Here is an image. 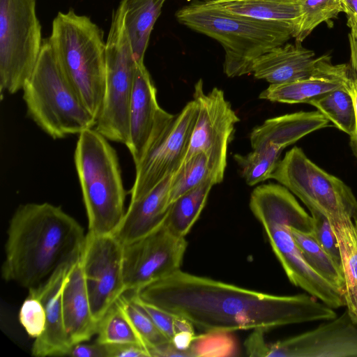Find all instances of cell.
Returning <instances> with one entry per match:
<instances>
[{
	"label": "cell",
	"instance_id": "cell-1",
	"mask_svg": "<svg viewBox=\"0 0 357 357\" xmlns=\"http://www.w3.org/2000/svg\"><path fill=\"white\" fill-rule=\"evenodd\" d=\"M142 301L190 321L204 332L273 328L337 317L311 295L278 296L181 271L137 292Z\"/></svg>",
	"mask_w": 357,
	"mask_h": 357
},
{
	"label": "cell",
	"instance_id": "cell-2",
	"mask_svg": "<svg viewBox=\"0 0 357 357\" xmlns=\"http://www.w3.org/2000/svg\"><path fill=\"white\" fill-rule=\"evenodd\" d=\"M1 274L29 289L49 279L81 255L86 235L60 206L28 203L18 206L7 231Z\"/></svg>",
	"mask_w": 357,
	"mask_h": 357
},
{
	"label": "cell",
	"instance_id": "cell-3",
	"mask_svg": "<svg viewBox=\"0 0 357 357\" xmlns=\"http://www.w3.org/2000/svg\"><path fill=\"white\" fill-rule=\"evenodd\" d=\"M250 208L262 225L289 280L332 308L345 305L344 293L316 272L294 241L291 227L312 233L313 219L284 186L262 184L252 192Z\"/></svg>",
	"mask_w": 357,
	"mask_h": 357
},
{
	"label": "cell",
	"instance_id": "cell-4",
	"mask_svg": "<svg viewBox=\"0 0 357 357\" xmlns=\"http://www.w3.org/2000/svg\"><path fill=\"white\" fill-rule=\"evenodd\" d=\"M188 28L217 40L225 52L229 77L252 73L254 61L292 37L293 24L248 18L226 13L203 0H193L176 13Z\"/></svg>",
	"mask_w": 357,
	"mask_h": 357
},
{
	"label": "cell",
	"instance_id": "cell-5",
	"mask_svg": "<svg viewBox=\"0 0 357 357\" xmlns=\"http://www.w3.org/2000/svg\"><path fill=\"white\" fill-rule=\"evenodd\" d=\"M103 33L89 17L69 10L58 13L47 38L59 67L96 120L106 80V42Z\"/></svg>",
	"mask_w": 357,
	"mask_h": 357
},
{
	"label": "cell",
	"instance_id": "cell-6",
	"mask_svg": "<svg viewBox=\"0 0 357 357\" xmlns=\"http://www.w3.org/2000/svg\"><path fill=\"white\" fill-rule=\"evenodd\" d=\"M74 160L88 219V233L114 234L126 211V192L115 149L96 128L87 129L79 134Z\"/></svg>",
	"mask_w": 357,
	"mask_h": 357
},
{
	"label": "cell",
	"instance_id": "cell-7",
	"mask_svg": "<svg viewBox=\"0 0 357 357\" xmlns=\"http://www.w3.org/2000/svg\"><path fill=\"white\" fill-rule=\"evenodd\" d=\"M22 91L29 116L53 139L96 126V119L63 74L47 39L43 40L35 68Z\"/></svg>",
	"mask_w": 357,
	"mask_h": 357
},
{
	"label": "cell",
	"instance_id": "cell-8",
	"mask_svg": "<svg viewBox=\"0 0 357 357\" xmlns=\"http://www.w3.org/2000/svg\"><path fill=\"white\" fill-rule=\"evenodd\" d=\"M121 1L114 10L106 40V80L96 130L108 140L127 144L129 109L137 63L124 22Z\"/></svg>",
	"mask_w": 357,
	"mask_h": 357
},
{
	"label": "cell",
	"instance_id": "cell-9",
	"mask_svg": "<svg viewBox=\"0 0 357 357\" xmlns=\"http://www.w3.org/2000/svg\"><path fill=\"white\" fill-rule=\"evenodd\" d=\"M271 178L298 197L309 211L321 212L331 222L357 219V199L351 188L317 165L299 147L294 146L278 161Z\"/></svg>",
	"mask_w": 357,
	"mask_h": 357
},
{
	"label": "cell",
	"instance_id": "cell-10",
	"mask_svg": "<svg viewBox=\"0 0 357 357\" xmlns=\"http://www.w3.org/2000/svg\"><path fill=\"white\" fill-rule=\"evenodd\" d=\"M36 0H0V88L15 93L32 74L43 40Z\"/></svg>",
	"mask_w": 357,
	"mask_h": 357
},
{
	"label": "cell",
	"instance_id": "cell-11",
	"mask_svg": "<svg viewBox=\"0 0 357 357\" xmlns=\"http://www.w3.org/2000/svg\"><path fill=\"white\" fill-rule=\"evenodd\" d=\"M254 331L245 342L247 354L260 357H357V325L347 311L317 328L273 343Z\"/></svg>",
	"mask_w": 357,
	"mask_h": 357
},
{
	"label": "cell",
	"instance_id": "cell-12",
	"mask_svg": "<svg viewBox=\"0 0 357 357\" xmlns=\"http://www.w3.org/2000/svg\"><path fill=\"white\" fill-rule=\"evenodd\" d=\"M193 99L197 104V116L184 160L196 153H205L216 185L223 180L228 144L240 119L224 92L214 87L205 93L202 79L195 84Z\"/></svg>",
	"mask_w": 357,
	"mask_h": 357
},
{
	"label": "cell",
	"instance_id": "cell-13",
	"mask_svg": "<svg viewBox=\"0 0 357 357\" xmlns=\"http://www.w3.org/2000/svg\"><path fill=\"white\" fill-rule=\"evenodd\" d=\"M187 246L185 237L174 234L165 222L147 235L123 245L126 291L137 292L180 270Z\"/></svg>",
	"mask_w": 357,
	"mask_h": 357
},
{
	"label": "cell",
	"instance_id": "cell-14",
	"mask_svg": "<svg viewBox=\"0 0 357 357\" xmlns=\"http://www.w3.org/2000/svg\"><path fill=\"white\" fill-rule=\"evenodd\" d=\"M122 257L123 244L114 234L86 235L80 261L97 324L126 291Z\"/></svg>",
	"mask_w": 357,
	"mask_h": 357
},
{
	"label": "cell",
	"instance_id": "cell-15",
	"mask_svg": "<svg viewBox=\"0 0 357 357\" xmlns=\"http://www.w3.org/2000/svg\"><path fill=\"white\" fill-rule=\"evenodd\" d=\"M197 104L188 102L135 166L130 201L144 196L183 162L197 116Z\"/></svg>",
	"mask_w": 357,
	"mask_h": 357
},
{
	"label": "cell",
	"instance_id": "cell-16",
	"mask_svg": "<svg viewBox=\"0 0 357 357\" xmlns=\"http://www.w3.org/2000/svg\"><path fill=\"white\" fill-rule=\"evenodd\" d=\"M156 92L144 63H137L129 109V137L126 145L135 166L142 161L175 116L159 106Z\"/></svg>",
	"mask_w": 357,
	"mask_h": 357
},
{
	"label": "cell",
	"instance_id": "cell-17",
	"mask_svg": "<svg viewBox=\"0 0 357 357\" xmlns=\"http://www.w3.org/2000/svg\"><path fill=\"white\" fill-rule=\"evenodd\" d=\"M73 262L62 266L45 282L29 289V294L41 301L46 314L45 331L39 337L35 339L31 347V354L34 356H68L72 347L64 326L62 291L67 274Z\"/></svg>",
	"mask_w": 357,
	"mask_h": 357
},
{
	"label": "cell",
	"instance_id": "cell-18",
	"mask_svg": "<svg viewBox=\"0 0 357 357\" xmlns=\"http://www.w3.org/2000/svg\"><path fill=\"white\" fill-rule=\"evenodd\" d=\"M350 77L349 64H333L330 56L323 55L319 56L317 69L312 76L293 82L270 84L259 98L287 104H310L331 91L347 86Z\"/></svg>",
	"mask_w": 357,
	"mask_h": 357
},
{
	"label": "cell",
	"instance_id": "cell-19",
	"mask_svg": "<svg viewBox=\"0 0 357 357\" xmlns=\"http://www.w3.org/2000/svg\"><path fill=\"white\" fill-rule=\"evenodd\" d=\"M301 44L286 43L258 57L252 64L254 77L270 84H282L312 76L317 69L319 57Z\"/></svg>",
	"mask_w": 357,
	"mask_h": 357
},
{
	"label": "cell",
	"instance_id": "cell-20",
	"mask_svg": "<svg viewBox=\"0 0 357 357\" xmlns=\"http://www.w3.org/2000/svg\"><path fill=\"white\" fill-rule=\"evenodd\" d=\"M174 173L139 199L130 201L114 235L123 244L151 233L165 220L170 206L169 190Z\"/></svg>",
	"mask_w": 357,
	"mask_h": 357
},
{
	"label": "cell",
	"instance_id": "cell-21",
	"mask_svg": "<svg viewBox=\"0 0 357 357\" xmlns=\"http://www.w3.org/2000/svg\"><path fill=\"white\" fill-rule=\"evenodd\" d=\"M62 310L72 347L96 334L98 324L92 315L80 256L71 264L67 274L62 291Z\"/></svg>",
	"mask_w": 357,
	"mask_h": 357
},
{
	"label": "cell",
	"instance_id": "cell-22",
	"mask_svg": "<svg viewBox=\"0 0 357 357\" xmlns=\"http://www.w3.org/2000/svg\"><path fill=\"white\" fill-rule=\"evenodd\" d=\"M330 121L321 112H298L266 120L250 135L252 149L270 144L283 149L305 135L329 126Z\"/></svg>",
	"mask_w": 357,
	"mask_h": 357
},
{
	"label": "cell",
	"instance_id": "cell-23",
	"mask_svg": "<svg viewBox=\"0 0 357 357\" xmlns=\"http://www.w3.org/2000/svg\"><path fill=\"white\" fill-rule=\"evenodd\" d=\"M230 14L248 18L283 22L294 25L301 14L302 0H203Z\"/></svg>",
	"mask_w": 357,
	"mask_h": 357
},
{
	"label": "cell",
	"instance_id": "cell-24",
	"mask_svg": "<svg viewBox=\"0 0 357 357\" xmlns=\"http://www.w3.org/2000/svg\"><path fill=\"white\" fill-rule=\"evenodd\" d=\"M124 22L137 63H144L150 36L166 0H121Z\"/></svg>",
	"mask_w": 357,
	"mask_h": 357
},
{
	"label": "cell",
	"instance_id": "cell-25",
	"mask_svg": "<svg viewBox=\"0 0 357 357\" xmlns=\"http://www.w3.org/2000/svg\"><path fill=\"white\" fill-rule=\"evenodd\" d=\"M214 185L212 180L206 181L171 204L165 222L174 234L186 236L199 218Z\"/></svg>",
	"mask_w": 357,
	"mask_h": 357
},
{
	"label": "cell",
	"instance_id": "cell-26",
	"mask_svg": "<svg viewBox=\"0 0 357 357\" xmlns=\"http://www.w3.org/2000/svg\"><path fill=\"white\" fill-rule=\"evenodd\" d=\"M291 232L310 266L344 293L345 280L340 266L319 244L312 233L303 232L291 227Z\"/></svg>",
	"mask_w": 357,
	"mask_h": 357
},
{
	"label": "cell",
	"instance_id": "cell-27",
	"mask_svg": "<svg viewBox=\"0 0 357 357\" xmlns=\"http://www.w3.org/2000/svg\"><path fill=\"white\" fill-rule=\"evenodd\" d=\"M310 104L336 128L349 135L352 134L356 126V110L348 85L313 100Z\"/></svg>",
	"mask_w": 357,
	"mask_h": 357
},
{
	"label": "cell",
	"instance_id": "cell-28",
	"mask_svg": "<svg viewBox=\"0 0 357 357\" xmlns=\"http://www.w3.org/2000/svg\"><path fill=\"white\" fill-rule=\"evenodd\" d=\"M282 150L277 145L270 144L252 149L246 155L236 153L234 158L245 183L252 186L271 178Z\"/></svg>",
	"mask_w": 357,
	"mask_h": 357
},
{
	"label": "cell",
	"instance_id": "cell-29",
	"mask_svg": "<svg viewBox=\"0 0 357 357\" xmlns=\"http://www.w3.org/2000/svg\"><path fill=\"white\" fill-rule=\"evenodd\" d=\"M116 303L149 354L150 350L170 341L137 302L132 291L125 292Z\"/></svg>",
	"mask_w": 357,
	"mask_h": 357
},
{
	"label": "cell",
	"instance_id": "cell-30",
	"mask_svg": "<svg viewBox=\"0 0 357 357\" xmlns=\"http://www.w3.org/2000/svg\"><path fill=\"white\" fill-rule=\"evenodd\" d=\"M215 183L207 155L201 152L183 161L174 173L169 190V204L206 181Z\"/></svg>",
	"mask_w": 357,
	"mask_h": 357
},
{
	"label": "cell",
	"instance_id": "cell-31",
	"mask_svg": "<svg viewBox=\"0 0 357 357\" xmlns=\"http://www.w3.org/2000/svg\"><path fill=\"white\" fill-rule=\"evenodd\" d=\"M331 225L338 244L341 267L345 280V290L356 289L357 229L356 225L351 218L340 220L331 222Z\"/></svg>",
	"mask_w": 357,
	"mask_h": 357
},
{
	"label": "cell",
	"instance_id": "cell-32",
	"mask_svg": "<svg viewBox=\"0 0 357 357\" xmlns=\"http://www.w3.org/2000/svg\"><path fill=\"white\" fill-rule=\"evenodd\" d=\"M341 12L340 0H302L292 37L302 43L318 25L336 17Z\"/></svg>",
	"mask_w": 357,
	"mask_h": 357
},
{
	"label": "cell",
	"instance_id": "cell-33",
	"mask_svg": "<svg viewBox=\"0 0 357 357\" xmlns=\"http://www.w3.org/2000/svg\"><path fill=\"white\" fill-rule=\"evenodd\" d=\"M96 335V342L102 344L135 343L142 345L116 302L99 321Z\"/></svg>",
	"mask_w": 357,
	"mask_h": 357
},
{
	"label": "cell",
	"instance_id": "cell-34",
	"mask_svg": "<svg viewBox=\"0 0 357 357\" xmlns=\"http://www.w3.org/2000/svg\"><path fill=\"white\" fill-rule=\"evenodd\" d=\"M190 351L192 357L234 356L238 346L232 333L211 331L195 335Z\"/></svg>",
	"mask_w": 357,
	"mask_h": 357
},
{
	"label": "cell",
	"instance_id": "cell-35",
	"mask_svg": "<svg viewBox=\"0 0 357 357\" xmlns=\"http://www.w3.org/2000/svg\"><path fill=\"white\" fill-rule=\"evenodd\" d=\"M19 321L29 337L36 339L43 333L46 314L44 305L38 297L28 294L20 307Z\"/></svg>",
	"mask_w": 357,
	"mask_h": 357
},
{
	"label": "cell",
	"instance_id": "cell-36",
	"mask_svg": "<svg viewBox=\"0 0 357 357\" xmlns=\"http://www.w3.org/2000/svg\"><path fill=\"white\" fill-rule=\"evenodd\" d=\"M310 212L313 219L312 234L324 250L341 267L338 244L331 222L325 215L318 211L310 210Z\"/></svg>",
	"mask_w": 357,
	"mask_h": 357
},
{
	"label": "cell",
	"instance_id": "cell-37",
	"mask_svg": "<svg viewBox=\"0 0 357 357\" xmlns=\"http://www.w3.org/2000/svg\"><path fill=\"white\" fill-rule=\"evenodd\" d=\"M135 299L147 313L160 331L169 340L175 335L174 317L175 316L158 307L139 299L132 292Z\"/></svg>",
	"mask_w": 357,
	"mask_h": 357
},
{
	"label": "cell",
	"instance_id": "cell-38",
	"mask_svg": "<svg viewBox=\"0 0 357 357\" xmlns=\"http://www.w3.org/2000/svg\"><path fill=\"white\" fill-rule=\"evenodd\" d=\"M107 357H150L141 344L135 343L105 344Z\"/></svg>",
	"mask_w": 357,
	"mask_h": 357
},
{
	"label": "cell",
	"instance_id": "cell-39",
	"mask_svg": "<svg viewBox=\"0 0 357 357\" xmlns=\"http://www.w3.org/2000/svg\"><path fill=\"white\" fill-rule=\"evenodd\" d=\"M68 356L75 357H107L105 344L98 343L85 344L83 342L74 344L70 349Z\"/></svg>",
	"mask_w": 357,
	"mask_h": 357
},
{
	"label": "cell",
	"instance_id": "cell-40",
	"mask_svg": "<svg viewBox=\"0 0 357 357\" xmlns=\"http://www.w3.org/2000/svg\"><path fill=\"white\" fill-rule=\"evenodd\" d=\"M347 26L349 27L348 39L350 50V73L357 80V21L347 18Z\"/></svg>",
	"mask_w": 357,
	"mask_h": 357
},
{
	"label": "cell",
	"instance_id": "cell-41",
	"mask_svg": "<svg viewBox=\"0 0 357 357\" xmlns=\"http://www.w3.org/2000/svg\"><path fill=\"white\" fill-rule=\"evenodd\" d=\"M195 335V333L180 332L176 333L170 341L175 348L185 352L188 357H192L190 347Z\"/></svg>",
	"mask_w": 357,
	"mask_h": 357
},
{
	"label": "cell",
	"instance_id": "cell-42",
	"mask_svg": "<svg viewBox=\"0 0 357 357\" xmlns=\"http://www.w3.org/2000/svg\"><path fill=\"white\" fill-rule=\"evenodd\" d=\"M348 89L352 96L356 110V126L354 132L349 135L350 144L353 153L357 158V80L351 75L348 84Z\"/></svg>",
	"mask_w": 357,
	"mask_h": 357
},
{
	"label": "cell",
	"instance_id": "cell-43",
	"mask_svg": "<svg viewBox=\"0 0 357 357\" xmlns=\"http://www.w3.org/2000/svg\"><path fill=\"white\" fill-rule=\"evenodd\" d=\"M344 299L350 318L357 325V288L346 289Z\"/></svg>",
	"mask_w": 357,
	"mask_h": 357
},
{
	"label": "cell",
	"instance_id": "cell-44",
	"mask_svg": "<svg viewBox=\"0 0 357 357\" xmlns=\"http://www.w3.org/2000/svg\"><path fill=\"white\" fill-rule=\"evenodd\" d=\"M174 331L175 334L180 332H190L195 333L193 324L186 319L180 316L174 315Z\"/></svg>",
	"mask_w": 357,
	"mask_h": 357
},
{
	"label": "cell",
	"instance_id": "cell-45",
	"mask_svg": "<svg viewBox=\"0 0 357 357\" xmlns=\"http://www.w3.org/2000/svg\"><path fill=\"white\" fill-rule=\"evenodd\" d=\"M340 1L347 18L357 21V0H340Z\"/></svg>",
	"mask_w": 357,
	"mask_h": 357
},
{
	"label": "cell",
	"instance_id": "cell-46",
	"mask_svg": "<svg viewBox=\"0 0 357 357\" xmlns=\"http://www.w3.org/2000/svg\"><path fill=\"white\" fill-rule=\"evenodd\" d=\"M354 223H355L356 229H357V219L354 220Z\"/></svg>",
	"mask_w": 357,
	"mask_h": 357
}]
</instances>
